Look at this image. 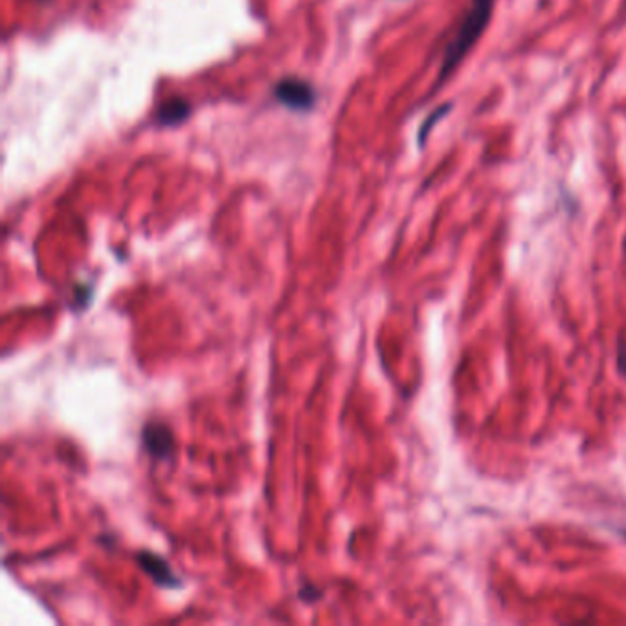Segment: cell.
<instances>
[{"instance_id": "cell-1", "label": "cell", "mask_w": 626, "mask_h": 626, "mask_svg": "<svg viewBox=\"0 0 626 626\" xmlns=\"http://www.w3.org/2000/svg\"><path fill=\"white\" fill-rule=\"evenodd\" d=\"M492 10L494 0H471V8L462 26L458 28L454 39L446 45L439 70V83L449 77L469 55V52L476 46V43L480 41V37L491 23Z\"/></svg>"}, {"instance_id": "cell-2", "label": "cell", "mask_w": 626, "mask_h": 626, "mask_svg": "<svg viewBox=\"0 0 626 626\" xmlns=\"http://www.w3.org/2000/svg\"><path fill=\"white\" fill-rule=\"evenodd\" d=\"M274 94L278 102L294 111H309L316 104L314 88L307 81H302L298 77L282 79L274 88Z\"/></svg>"}, {"instance_id": "cell-3", "label": "cell", "mask_w": 626, "mask_h": 626, "mask_svg": "<svg viewBox=\"0 0 626 626\" xmlns=\"http://www.w3.org/2000/svg\"><path fill=\"white\" fill-rule=\"evenodd\" d=\"M145 452L156 460H167L174 449V437L164 424H147L142 432Z\"/></svg>"}, {"instance_id": "cell-4", "label": "cell", "mask_w": 626, "mask_h": 626, "mask_svg": "<svg viewBox=\"0 0 626 626\" xmlns=\"http://www.w3.org/2000/svg\"><path fill=\"white\" fill-rule=\"evenodd\" d=\"M138 564L142 566V570L160 586L164 588H176V586H181V579H178L169 564L162 559V557H156L149 551H142L138 557H136Z\"/></svg>"}, {"instance_id": "cell-5", "label": "cell", "mask_w": 626, "mask_h": 626, "mask_svg": "<svg viewBox=\"0 0 626 626\" xmlns=\"http://www.w3.org/2000/svg\"><path fill=\"white\" fill-rule=\"evenodd\" d=\"M192 107L183 98H171L164 102L156 113V122L164 127H174L190 118Z\"/></svg>"}, {"instance_id": "cell-6", "label": "cell", "mask_w": 626, "mask_h": 626, "mask_svg": "<svg viewBox=\"0 0 626 626\" xmlns=\"http://www.w3.org/2000/svg\"><path fill=\"white\" fill-rule=\"evenodd\" d=\"M452 109H454V105L452 104H442V105H439V107H435L426 118H424V122L421 124V127H419V133H417V144H419V147L422 149L424 145H426V140H428V136L432 134V131H433V127L446 116V114H451L452 113Z\"/></svg>"}, {"instance_id": "cell-7", "label": "cell", "mask_w": 626, "mask_h": 626, "mask_svg": "<svg viewBox=\"0 0 626 626\" xmlns=\"http://www.w3.org/2000/svg\"><path fill=\"white\" fill-rule=\"evenodd\" d=\"M619 366H621V372L626 373V347L624 349L621 347L619 351Z\"/></svg>"}]
</instances>
